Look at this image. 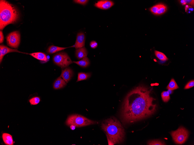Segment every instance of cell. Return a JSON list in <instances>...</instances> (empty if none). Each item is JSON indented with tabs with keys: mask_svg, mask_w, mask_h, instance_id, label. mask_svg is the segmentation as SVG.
I'll return each instance as SVG.
<instances>
[{
	"mask_svg": "<svg viewBox=\"0 0 194 145\" xmlns=\"http://www.w3.org/2000/svg\"><path fill=\"white\" fill-rule=\"evenodd\" d=\"M4 40V37L2 31H0V43H3Z\"/></svg>",
	"mask_w": 194,
	"mask_h": 145,
	"instance_id": "cell-28",
	"label": "cell"
},
{
	"mask_svg": "<svg viewBox=\"0 0 194 145\" xmlns=\"http://www.w3.org/2000/svg\"><path fill=\"white\" fill-rule=\"evenodd\" d=\"M69 47H64L52 45L48 48L47 52L49 54H53L58 52L62 50Z\"/></svg>",
	"mask_w": 194,
	"mask_h": 145,
	"instance_id": "cell-18",
	"label": "cell"
},
{
	"mask_svg": "<svg viewBox=\"0 0 194 145\" xmlns=\"http://www.w3.org/2000/svg\"><path fill=\"white\" fill-rule=\"evenodd\" d=\"M101 128L106 134L108 145L122 143L124 139L125 130L116 118L111 117L103 121Z\"/></svg>",
	"mask_w": 194,
	"mask_h": 145,
	"instance_id": "cell-2",
	"label": "cell"
},
{
	"mask_svg": "<svg viewBox=\"0 0 194 145\" xmlns=\"http://www.w3.org/2000/svg\"><path fill=\"white\" fill-rule=\"evenodd\" d=\"M73 62L83 68L87 67L90 64V61L87 57L83 58L78 61H74Z\"/></svg>",
	"mask_w": 194,
	"mask_h": 145,
	"instance_id": "cell-17",
	"label": "cell"
},
{
	"mask_svg": "<svg viewBox=\"0 0 194 145\" xmlns=\"http://www.w3.org/2000/svg\"><path fill=\"white\" fill-rule=\"evenodd\" d=\"M87 54V50L84 47L77 49L75 51L76 56L78 60L86 57Z\"/></svg>",
	"mask_w": 194,
	"mask_h": 145,
	"instance_id": "cell-13",
	"label": "cell"
},
{
	"mask_svg": "<svg viewBox=\"0 0 194 145\" xmlns=\"http://www.w3.org/2000/svg\"><path fill=\"white\" fill-rule=\"evenodd\" d=\"M73 1L79 4L83 5H85L88 2L87 0H74Z\"/></svg>",
	"mask_w": 194,
	"mask_h": 145,
	"instance_id": "cell-26",
	"label": "cell"
},
{
	"mask_svg": "<svg viewBox=\"0 0 194 145\" xmlns=\"http://www.w3.org/2000/svg\"><path fill=\"white\" fill-rule=\"evenodd\" d=\"M167 7L164 4L160 3L153 6L150 8V11L155 15H161L164 13L167 10Z\"/></svg>",
	"mask_w": 194,
	"mask_h": 145,
	"instance_id": "cell-9",
	"label": "cell"
},
{
	"mask_svg": "<svg viewBox=\"0 0 194 145\" xmlns=\"http://www.w3.org/2000/svg\"><path fill=\"white\" fill-rule=\"evenodd\" d=\"M66 85V82L60 77H59L54 82L53 88L55 89H58L63 88Z\"/></svg>",
	"mask_w": 194,
	"mask_h": 145,
	"instance_id": "cell-14",
	"label": "cell"
},
{
	"mask_svg": "<svg viewBox=\"0 0 194 145\" xmlns=\"http://www.w3.org/2000/svg\"><path fill=\"white\" fill-rule=\"evenodd\" d=\"M70 128L72 130H74L75 129L76 126L73 125H71L70 126Z\"/></svg>",
	"mask_w": 194,
	"mask_h": 145,
	"instance_id": "cell-29",
	"label": "cell"
},
{
	"mask_svg": "<svg viewBox=\"0 0 194 145\" xmlns=\"http://www.w3.org/2000/svg\"><path fill=\"white\" fill-rule=\"evenodd\" d=\"M98 123L96 121L90 120L78 114L69 115L66 122V125L70 126L73 125L77 127H81Z\"/></svg>",
	"mask_w": 194,
	"mask_h": 145,
	"instance_id": "cell-4",
	"label": "cell"
},
{
	"mask_svg": "<svg viewBox=\"0 0 194 145\" xmlns=\"http://www.w3.org/2000/svg\"><path fill=\"white\" fill-rule=\"evenodd\" d=\"M149 145H166L164 142L159 140H154L149 141L147 143Z\"/></svg>",
	"mask_w": 194,
	"mask_h": 145,
	"instance_id": "cell-23",
	"label": "cell"
},
{
	"mask_svg": "<svg viewBox=\"0 0 194 145\" xmlns=\"http://www.w3.org/2000/svg\"><path fill=\"white\" fill-rule=\"evenodd\" d=\"M155 53L156 56L162 61H164L168 60L166 56L161 52L155 50Z\"/></svg>",
	"mask_w": 194,
	"mask_h": 145,
	"instance_id": "cell-21",
	"label": "cell"
},
{
	"mask_svg": "<svg viewBox=\"0 0 194 145\" xmlns=\"http://www.w3.org/2000/svg\"><path fill=\"white\" fill-rule=\"evenodd\" d=\"M0 50L2 52V55L1 57H0V63H1L2 61L4 56L6 54L8 53L17 52L18 53H25L21 52L17 49H13L10 48L8 47L5 46L3 45H0Z\"/></svg>",
	"mask_w": 194,
	"mask_h": 145,
	"instance_id": "cell-12",
	"label": "cell"
},
{
	"mask_svg": "<svg viewBox=\"0 0 194 145\" xmlns=\"http://www.w3.org/2000/svg\"><path fill=\"white\" fill-rule=\"evenodd\" d=\"M2 138L4 143L7 145H13L14 142L12 136L9 133H3L2 134Z\"/></svg>",
	"mask_w": 194,
	"mask_h": 145,
	"instance_id": "cell-16",
	"label": "cell"
},
{
	"mask_svg": "<svg viewBox=\"0 0 194 145\" xmlns=\"http://www.w3.org/2000/svg\"><path fill=\"white\" fill-rule=\"evenodd\" d=\"M151 91L140 86L131 91L126 96L122 104L121 116L124 123L135 122L148 118L156 111V99L151 96Z\"/></svg>",
	"mask_w": 194,
	"mask_h": 145,
	"instance_id": "cell-1",
	"label": "cell"
},
{
	"mask_svg": "<svg viewBox=\"0 0 194 145\" xmlns=\"http://www.w3.org/2000/svg\"><path fill=\"white\" fill-rule=\"evenodd\" d=\"M91 75V74L90 73L79 72L78 73L77 82L87 80L90 77Z\"/></svg>",
	"mask_w": 194,
	"mask_h": 145,
	"instance_id": "cell-19",
	"label": "cell"
},
{
	"mask_svg": "<svg viewBox=\"0 0 194 145\" xmlns=\"http://www.w3.org/2000/svg\"><path fill=\"white\" fill-rule=\"evenodd\" d=\"M90 46L91 48L94 49L97 47L98 43L96 41H93L90 42Z\"/></svg>",
	"mask_w": 194,
	"mask_h": 145,
	"instance_id": "cell-27",
	"label": "cell"
},
{
	"mask_svg": "<svg viewBox=\"0 0 194 145\" xmlns=\"http://www.w3.org/2000/svg\"><path fill=\"white\" fill-rule=\"evenodd\" d=\"M114 5V3L111 1L102 0L99 1L96 3L94 6L101 9L107 10L110 8Z\"/></svg>",
	"mask_w": 194,
	"mask_h": 145,
	"instance_id": "cell-10",
	"label": "cell"
},
{
	"mask_svg": "<svg viewBox=\"0 0 194 145\" xmlns=\"http://www.w3.org/2000/svg\"><path fill=\"white\" fill-rule=\"evenodd\" d=\"M85 37L83 32L78 33L75 44L70 47H75L76 49L84 47L85 45Z\"/></svg>",
	"mask_w": 194,
	"mask_h": 145,
	"instance_id": "cell-8",
	"label": "cell"
},
{
	"mask_svg": "<svg viewBox=\"0 0 194 145\" xmlns=\"http://www.w3.org/2000/svg\"><path fill=\"white\" fill-rule=\"evenodd\" d=\"M34 58L43 62L44 63L47 62L48 61L46 55L42 52H34L29 54Z\"/></svg>",
	"mask_w": 194,
	"mask_h": 145,
	"instance_id": "cell-15",
	"label": "cell"
},
{
	"mask_svg": "<svg viewBox=\"0 0 194 145\" xmlns=\"http://www.w3.org/2000/svg\"><path fill=\"white\" fill-rule=\"evenodd\" d=\"M53 60L55 64L63 69L67 68L73 63L67 54L64 52L56 54L53 56Z\"/></svg>",
	"mask_w": 194,
	"mask_h": 145,
	"instance_id": "cell-6",
	"label": "cell"
},
{
	"mask_svg": "<svg viewBox=\"0 0 194 145\" xmlns=\"http://www.w3.org/2000/svg\"><path fill=\"white\" fill-rule=\"evenodd\" d=\"M161 97L164 102H168L170 99V93L168 91H164L161 93Z\"/></svg>",
	"mask_w": 194,
	"mask_h": 145,
	"instance_id": "cell-22",
	"label": "cell"
},
{
	"mask_svg": "<svg viewBox=\"0 0 194 145\" xmlns=\"http://www.w3.org/2000/svg\"><path fill=\"white\" fill-rule=\"evenodd\" d=\"M19 13L13 5L5 0L0 1V29L3 30L10 24L17 22L19 18Z\"/></svg>",
	"mask_w": 194,
	"mask_h": 145,
	"instance_id": "cell-3",
	"label": "cell"
},
{
	"mask_svg": "<svg viewBox=\"0 0 194 145\" xmlns=\"http://www.w3.org/2000/svg\"><path fill=\"white\" fill-rule=\"evenodd\" d=\"M6 38L8 46L14 48L18 47L20 42V34L19 31H15L10 32Z\"/></svg>",
	"mask_w": 194,
	"mask_h": 145,
	"instance_id": "cell-7",
	"label": "cell"
},
{
	"mask_svg": "<svg viewBox=\"0 0 194 145\" xmlns=\"http://www.w3.org/2000/svg\"><path fill=\"white\" fill-rule=\"evenodd\" d=\"M73 75L72 70L69 67L62 70L60 76L67 83L71 80Z\"/></svg>",
	"mask_w": 194,
	"mask_h": 145,
	"instance_id": "cell-11",
	"label": "cell"
},
{
	"mask_svg": "<svg viewBox=\"0 0 194 145\" xmlns=\"http://www.w3.org/2000/svg\"><path fill=\"white\" fill-rule=\"evenodd\" d=\"M179 88V87L175 80L173 78H172L167 86L166 88L170 90H173Z\"/></svg>",
	"mask_w": 194,
	"mask_h": 145,
	"instance_id": "cell-20",
	"label": "cell"
},
{
	"mask_svg": "<svg viewBox=\"0 0 194 145\" xmlns=\"http://www.w3.org/2000/svg\"><path fill=\"white\" fill-rule=\"evenodd\" d=\"M194 80H192L189 82L185 86L184 89H188L194 87Z\"/></svg>",
	"mask_w": 194,
	"mask_h": 145,
	"instance_id": "cell-25",
	"label": "cell"
},
{
	"mask_svg": "<svg viewBox=\"0 0 194 145\" xmlns=\"http://www.w3.org/2000/svg\"><path fill=\"white\" fill-rule=\"evenodd\" d=\"M189 133L188 131L183 126H180L177 130L172 131L170 133L174 142L179 144H182L186 141Z\"/></svg>",
	"mask_w": 194,
	"mask_h": 145,
	"instance_id": "cell-5",
	"label": "cell"
},
{
	"mask_svg": "<svg viewBox=\"0 0 194 145\" xmlns=\"http://www.w3.org/2000/svg\"><path fill=\"white\" fill-rule=\"evenodd\" d=\"M40 99L39 97L36 96L31 98L29 100V102L31 105L38 104L40 102Z\"/></svg>",
	"mask_w": 194,
	"mask_h": 145,
	"instance_id": "cell-24",
	"label": "cell"
}]
</instances>
